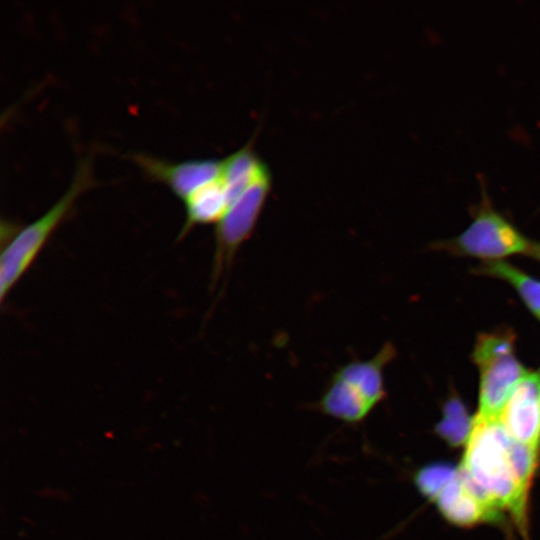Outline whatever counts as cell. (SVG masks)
<instances>
[{"label":"cell","mask_w":540,"mask_h":540,"mask_svg":"<svg viewBox=\"0 0 540 540\" xmlns=\"http://www.w3.org/2000/svg\"><path fill=\"white\" fill-rule=\"evenodd\" d=\"M458 470L449 465L433 464L420 469L415 484L426 497L435 500L441 490L456 476Z\"/></svg>","instance_id":"obj_15"},{"label":"cell","mask_w":540,"mask_h":540,"mask_svg":"<svg viewBox=\"0 0 540 540\" xmlns=\"http://www.w3.org/2000/svg\"><path fill=\"white\" fill-rule=\"evenodd\" d=\"M531 243L485 200L475 210L471 223L461 234L439 243L437 247L458 256L495 262L515 254L527 255Z\"/></svg>","instance_id":"obj_4"},{"label":"cell","mask_w":540,"mask_h":540,"mask_svg":"<svg viewBox=\"0 0 540 540\" xmlns=\"http://www.w3.org/2000/svg\"><path fill=\"white\" fill-rule=\"evenodd\" d=\"M435 501L445 517L459 525H471L482 519H490L483 504L464 485L459 471Z\"/></svg>","instance_id":"obj_12"},{"label":"cell","mask_w":540,"mask_h":540,"mask_svg":"<svg viewBox=\"0 0 540 540\" xmlns=\"http://www.w3.org/2000/svg\"><path fill=\"white\" fill-rule=\"evenodd\" d=\"M127 156L147 177L165 184L182 201L203 185L220 177L224 164V158L170 162L142 153Z\"/></svg>","instance_id":"obj_6"},{"label":"cell","mask_w":540,"mask_h":540,"mask_svg":"<svg viewBox=\"0 0 540 540\" xmlns=\"http://www.w3.org/2000/svg\"><path fill=\"white\" fill-rule=\"evenodd\" d=\"M272 185V176L260 179L231 202L215 225L213 281L228 273L234 258L253 233Z\"/></svg>","instance_id":"obj_5"},{"label":"cell","mask_w":540,"mask_h":540,"mask_svg":"<svg viewBox=\"0 0 540 540\" xmlns=\"http://www.w3.org/2000/svg\"><path fill=\"white\" fill-rule=\"evenodd\" d=\"M183 203L186 218L178 239L197 225H216L229 207L226 186L221 176L194 191Z\"/></svg>","instance_id":"obj_10"},{"label":"cell","mask_w":540,"mask_h":540,"mask_svg":"<svg viewBox=\"0 0 540 540\" xmlns=\"http://www.w3.org/2000/svg\"><path fill=\"white\" fill-rule=\"evenodd\" d=\"M473 425V419L467 414L462 401L450 398L444 406V417L438 424V432L453 444L467 440Z\"/></svg>","instance_id":"obj_14"},{"label":"cell","mask_w":540,"mask_h":540,"mask_svg":"<svg viewBox=\"0 0 540 540\" xmlns=\"http://www.w3.org/2000/svg\"><path fill=\"white\" fill-rule=\"evenodd\" d=\"M527 255L540 262V243L532 242Z\"/></svg>","instance_id":"obj_16"},{"label":"cell","mask_w":540,"mask_h":540,"mask_svg":"<svg viewBox=\"0 0 540 540\" xmlns=\"http://www.w3.org/2000/svg\"><path fill=\"white\" fill-rule=\"evenodd\" d=\"M538 374H539V376H540V373H538Z\"/></svg>","instance_id":"obj_17"},{"label":"cell","mask_w":540,"mask_h":540,"mask_svg":"<svg viewBox=\"0 0 540 540\" xmlns=\"http://www.w3.org/2000/svg\"><path fill=\"white\" fill-rule=\"evenodd\" d=\"M478 272L509 283L529 311L540 321V280L504 261L484 262Z\"/></svg>","instance_id":"obj_13"},{"label":"cell","mask_w":540,"mask_h":540,"mask_svg":"<svg viewBox=\"0 0 540 540\" xmlns=\"http://www.w3.org/2000/svg\"><path fill=\"white\" fill-rule=\"evenodd\" d=\"M317 407L321 413L347 424L364 421L376 408L360 391L334 374Z\"/></svg>","instance_id":"obj_9"},{"label":"cell","mask_w":540,"mask_h":540,"mask_svg":"<svg viewBox=\"0 0 540 540\" xmlns=\"http://www.w3.org/2000/svg\"><path fill=\"white\" fill-rule=\"evenodd\" d=\"M540 373V372H539Z\"/></svg>","instance_id":"obj_18"},{"label":"cell","mask_w":540,"mask_h":540,"mask_svg":"<svg viewBox=\"0 0 540 540\" xmlns=\"http://www.w3.org/2000/svg\"><path fill=\"white\" fill-rule=\"evenodd\" d=\"M500 421L515 441L538 450L540 445V376L530 372L506 402Z\"/></svg>","instance_id":"obj_7"},{"label":"cell","mask_w":540,"mask_h":540,"mask_svg":"<svg viewBox=\"0 0 540 540\" xmlns=\"http://www.w3.org/2000/svg\"><path fill=\"white\" fill-rule=\"evenodd\" d=\"M91 160H79L73 178L62 196L40 217L15 230L8 228L0 256V296L4 302L15 285L34 263L60 223L68 216L78 196L93 186Z\"/></svg>","instance_id":"obj_2"},{"label":"cell","mask_w":540,"mask_h":540,"mask_svg":"<svg viewBox=\"0 0 540 540\" xmlns=\"http://www.w3.org/2000/svg\"><path fill=\"white\" fill-rule=\"evenodd\" d=\"M512 441L499 417L476 415L458 471L464 485L483 504L490 519L508 509L523 525L528 490L520 483L513 467Z\"/></svg>","instance_id":"obj_1"},{"label":"cell","mask_w":540,"mask_h":540,"mask_svg":"<svg viewBox=\"0 0 540 540\" xmlns=\"http://www.w3.org/2000/svg\"><path fill=\"white\" fill-rule=\"evenodd\" d=\"M271 175L270 168L253 149V138L224 158L221 178L226 186L229 205L246 188Z\"/></svg>","instance_id":"obj_11"},{"label":"cell","mask_w":540,"mask_h":540,"mask_svg":"<svg viewBox=\"0 0 540 540\" xmlns=\"http://www.w3.org/2000/svg\"><path fill=\"white\" fill-rule=\"evenodd\" d=\"M511 330L481 333L474 344L472 359L479 370L478 416L499 417L512 392L528 371L515 354Z\"/></svg>","instance_id":"obj_3"},{"label":"cell","mask_w":540,"mask_h":540,"mask_svg":"<svg viewBox=\"0 0 540 540\" xmlns=\"http://www.w3.org/2000/svg\"><path fill=\"white\" fill-rule=\"evenodd\" d=\"M395 356L394 345L387 342L370 359L348 362L334 375L359 390L376 407L386 396L384 370Z\"/></svg>","instance_id":"obj_8"}]
</instances>
